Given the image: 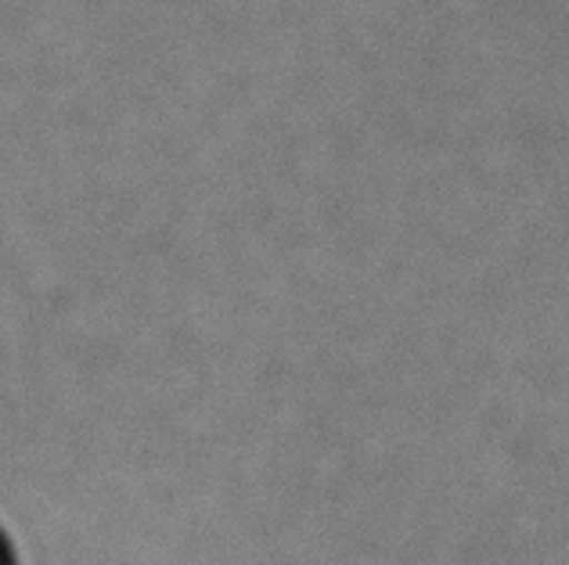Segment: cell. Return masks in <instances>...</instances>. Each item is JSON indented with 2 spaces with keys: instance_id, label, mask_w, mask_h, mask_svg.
<instances>
[{
  "instance_id": "6da1fadb",
  "label": "cell",
  "mask_w": 569,
  "mask_h": 565,
  "mask_svg": "<svg viewBox=\"0 0 569 565\" xmlns=\"http://www.w3.org/2000/svg\"><path fill=\"white\" fill-rule=\"evenodd\" d=\"M0 565H14L11 547H8V541H4V533H0Z\"/></svg>"
}]
</instances>
